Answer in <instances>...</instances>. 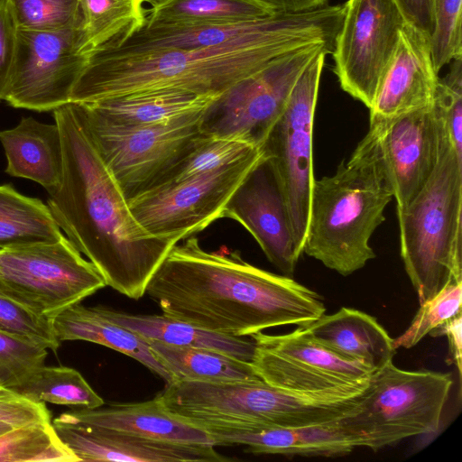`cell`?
I'll list each match as a JSON object with an SVG mask.
<instances>
[{
    "label": "cell",
    "mask_w": 462,
    "mask_h": 462,
    "mask_svg": "<svg viewBox=\"0 0 462 462\" xmlns=\"http://www.w3.org/2000/svg\"><path fill=\"white\" fill-rule=\"evenodd\" d=\"M63 148V175L47 206L76 248L96 267L106 285L139 300L177 242L148 234L133 216L111 174L79 103L53 110Z\"/></svg>",
    "instance_id": "cell-1"
},
{
    "label": "cell",
    "mask_w": 462,
    "mask_h": 462,
    "mask_svg": "<svg viewBox=\"0 0 462 462\" xmlns=\"http://www.w3.org/2000/svg\"><path fill=\"white\" fill-rule=\"evenodd\" d=\"M145 294L167 317L233 337L307 326L326 310L318 293L291 277L254 266L238 251H205L191 236L171 248Z\"/></svg>",
    "instance_id": "cell-2"
},
{
    "label": "cell",
    "mask_w": 462,
    "mask_h": 462,
    "mask_svg": "<svg viewBox=\"0 0 462 462\" xmlns=\"http://www.w3.org/2000/svg\"><path fill=\"white\" fill-rule=\"evenodd\" d=\"M341 23L340 9L328 5L296 13L287 23L267 33L214 47L123 54L92 51L70 102L160 89L217 97L297 49L318 43L334 50Z\"/></svg>",
    "instance_id": "cell-3"
},
{
    "label": "cell",
    "mask_w": 462,
    "mask_h": 462,
    "mask_svg": "<svg viewBox=\"0 0 462 462\" xmlns=\"http://www.w3.org/2000/svg\"><path fill=\"white\" fill-rule=\"evenodd\" d=\"M393 199L367 132L334 174L314 180L302 253L347 276L375 257L370 238Z\"/></svg>",
    "instance_id": "cell-4"
},
{
    "label": "cell",
    "mask_w": 462,
    "mask_h": 462,
    "mask_svg": "<svg viewBox=\"0 0 462 462\" xmlns=\"http://www.w3.org/2000/svg\"><path fill=\"white\" fill-rule=\"evenodd\" d=\"M359 395L307 394L262 379L221 383L174 381L157 395L170 412L198 427H305L336 421Z\"/></svg>",
    "instance_id": "cell-5"
},
{
    "label": "cell",
    "mask_w": 462,
    "mask_h": 462,
    "mask_svg": "<svg viewBox=\"0 0 462 462\" xmlns=\"http://www.w3.org/2000/svg\"><path fill=\"white\" fill-rule=\"evenodd\" d=\"M396 210L401 256L420 305L462 281V159L448 141L424 187Z\"/></svg>",
    "instance_id": "cell-6"
},
{
    "label": "cell",
    "mask_w": 462,
    "mask_h": 462,
    "mask_svg": "<svg viewBox=\"0 0 462 462\" xmlns=\"http://www.w3.org/2000/svg\"><path fill=\"white\" fill-rule=\"evenodd\" d=\"M452 379L432 371H406L393 361L374 371L354 409L337 420L355 448L378 450L439 430Z\"/></svg>",
    "instance_id": "cell-7"
},
{
    "label": "cell",
    "mask_w": 462,
    "mask_h": 462,
    "mask_svg": "<svg viewBox=\"0 0 462 462\" xmlns=\"http://www.w3.org/2000/svg\"><path fill=\"white\" fill-rule=\"evenodd\" d=\"M106 286L96 267L65 236L0 248L1 294L45 318L53 319Z\"/></svg>",
    "instance_id": "cell-8"
},
{
    "label": "cell",
    "mask_w": 462,
    "mask_h": 462,
    "mask_svg": "<svg viewBox=\"0 0 462 462\" xmlns=\"http://www.w3.org/2000/svg\"><path fill=\"white\" fill-rule=\"evenodd\" d=\"M320 52L332 54L333 50L318 43L297 49L236 82L203 111L202 133L263 147L299 77Z\"/></svg>",
    "instance_id": "cell-9"
},
{
    "label": "cell",
    "mask_w": 462,
    "mask_h": 462,
    "mask_svg": "<svg viewBox=\"0 0 462 462\" xmlns=\"http://www.w3.org/2000/svg\"><path fill=\"white\" fill-rule=\"evenodd\" d=\"M204 110L133 127L103 125L84 114L102 159L130 200L155 187L195 147L204 135Z\"/></svg>",
    "instance_id": "cell-10"
},
{
    "label": "cell",
    "mask_w": 462,
    "mask_h": 462,
    "mask_svg": "<svg viewBox=\"0 0 462 462\" xmlns=\"http://www.w3.org/2000/svg\"><path fill=\"white\" fill-rule=\"evenodd\" d=\"M264 156L263 147L224 168L152 188L128 200L151 236L179 242L218 218L236 188Z\"/></svg>",
    "instance_id": "cell-11"
},
{
    "label": "cell",
    "mask_w": 462,
    "mask_h": 462,
    "mask_svg": "<svg viewBox=\"0 0 462 462\" xmlns=\"http://www.w3.org/2000/svg\"><path fill=\"white\" fill-rule=\"evenodd\" d=\"M326 52L299 77L288 105L263 144L283 194L297 251L302 254L314 182L312 133Z\"/></svg>",
    "instance_id": "cell-12"
},
{
    "label": "cell",
    "mask_w": 462,
    "mask_h": 462,
    "mask_svg": "<svg viewBox=\"0 0 462 462\" xmlns=\"http://www.w3.org/2000/svg\"><path fill=\"white\" fill-rule=\"evenodd\" d=\"M251 362L265 383L289 392L321 394L363 393L374 371L325 346L300 326L284 335H251Z\"/></svg>",
    "instance_id": "cell-13"
},
{
    "label": "cell",
    "mask_w": 462,
    "mask_h": 462,
    "mask_svg": "<svg viewBox=\"0 0 462 462\" xmlns=\"http://www.w3.org/2000/svg\"><path fill=\"white\" fill-rule=\"evenodd\" d=\"M88 59L83 28L17 29L4 100L16 108L53 111L70 102L72 89Z\"/></svg>",
    "instance_id": "cell-14"
},
{
    "label": "cell",
    "mask_w": 462,
    "mask_h": 462,
    "mask_svg": "<svg viewBox=\"0 0 462 462\" xmlns=\"http://www.w3.org/2000/svg\"><path fill=\"white\" fill-rule=\"evenodd\" d=\"M332 52L341 88L368 109L406 23L394 0H347Z\"/></svg>",
    "instance_id": "cell-15"
},
{
    "label": "cell",
    "mask_w": 462,
    "mask_h": 462,
    "mask_svg": "<svg viewBox=\"0 0 462 462\" xmlns=\"http://www.w3.org/2000/svg\"><path fill=\"white\" fill-rule=\"evenodd\" d=\"M396 208L406 207L433 173L449 140L434 105L370 125Z\"/></svg>",
    "instance_id": "cell-16"
},
{
    "label": "cell",
    "mask_w": 462,
    "mask_h": 462,
    "mask_svg": "<svg viewBox=\"0 0 462 462\" xmlns=\"http://www.w3.org/2000/svg\"><path fill=\"white\" fill-rule=\"evenodd\" d=\"M222 217L241 224L274 266L286 276L293 275L300 254L283 194L265 152L232 194Z\"/></svg>",
    "instance_id": "cell-17"
},
{
    "label": "cell",
    "mask_w": 462,
    "mask_h": 462,
    "mask_svg": "<svg viewBox=\"0 0 462 462\" xmlns=\"http://www.w3.org/2000/svg\"><path fill=\"white\" fill-rule=\"evenodd\" d=\"M60 440L79 461L228 462L215 446L144 438L87 425L63 413L52 420Z\"/></svg>",
    "instance_id": "cell-18"
},
{
    "label": "cell",
    "mask_w": 462,
    "mask_h": 462,
    "mask_svg": "<svg viewBox=\"0 0 462 462\" xmlns=\"http://www.w3.org/2000/svg\"><path fill=\"white\" fill-rule=\"evenodd\" d=\"M438 74L430 37L406 22L369 109L370 125L433 105Z\"/></svg>",
    "instance_id": "cell-19"
},
{
    "label": "cell",
    "mask_w": 462,
    "mask_h": 462,
    "mask_svg": "<svg viewBox=\"0 0 462 462\" xmlns=\"http://www.w3.org/2000/svg\"><path fill=\"white\" fill-rule=\"evenodd\" d=\"M337 420L305 427H203L216 446H245V452L309 457L343 456L356 448Z\"/></svg>",
    "instance_id": "cell-20"
},
{
    "label": "cell",
    "mask_w": 462,
    "mask_h": 462,
    "mask_svg": "<svg viewBox=\"0 0 462 462\" xmlns=\"http://www.w3.org/2000/svg\"><path fill=\"white\" fill-rule=\"evenodd\" d=\"M63 414L87 425L144 438L213 445L212 439L206 430L167 411L157 396L142 402L113 403L94 409H73Z\"/></svg>",
    "instance_id": "cell-21"
},
{
    "label": "cell",
    "mask_w": 462,
    "mask_h": 462,
    "mask_svg": "<svg viewBox=\"0 0 462 462\" xmlns=\"http://www.w3.org/2000/svg\"><path fill=\"white\" fill-rule=\"evenodd\" d=\"M0 142L6 157V173L33 180L48 193L59 188L64 162L61 134L56 124L24 117L15 127L1 131Z\"/></svg>",
    "instance_id": "cell-22"
},
{
    "label": "cell",
    "mask_w": 462,
    "mask_h": 462,
    "mask_svg": "<svg viewBox=\"0 0 462 462\" xmlns=\"http://www.w3.org/2000/svg\"><path fill=\"white\" fill-rule=\"evenodd\" d=\"M303 327L325 346L374 372L392 362L396 350L393 339L377 320L355 309L324 313Z\"/></svg>",
    "instance_id": "cell-23"
},
{
    "label": "cell",
    "mask_w": 462,
    "mask_h": 462,
    "mask_svg": "<svg viewBox=\"0 0 462 462\" xmlns=\"http://www.w3.org/2000/svg\"><path fill=\"white\" fill-rule=\"evenodd\" d=\"M217 97L160 89L79 104L91 121L116 127H133L204 110Z\"/></svg>",
    "instance_id": "cell-24"
},
{
    "label": "cell",
    "mask_w": 462,
    "mask_h": 462,
    "mask_svg": "<svg viewBox=\"0 0 462 462\" xmlns=\"http://www.w3.org/2000/svg\"><path fill=\"white\" fill-rule=\"evenodd\" d=\"M52 324L60 342L81 340L109 347L141 363L167 384L173 381L154 356L146 339L106 319L94 307L77 303L56 316Z\"/></svg>",
    "instance_id": "cell-25"
},
{
    "label": "cell",
    "mask_w": 462,
    "mask_h": 462,
    "mask_svg": "<svg viewBox=\"0 0 462 462\" xmlns=\"http://www.w3.org/2000/svg\"><path fill=\"white\" fill-rule=\"evenodd\" d=\"M94 309L106 319L136 333L144 339L180 346L204 347L252 362L255 343L242 337L215 333L162 315H134L103 305Z\"/></svg>",
    "instance_id": "cell-26"
},
{
    "label": "cell",
    "mask_w": 462,
    "mask_h": 462,
    "mask_svg": "<svg viewBox=\"0 0 462 462\" xmlns=\"http://www.w3.org/2000/svg\"><path fill=\"white\" fill-rule=\"evenodd\" d=\"M154 356L174 381L221 383L261 379L251 362L217 350L180 346L146 339Z\"/></svg>",
    "instance_id": "cell-27"
},
{
    "label": "cell",
    "mask_w": 462,
    "mask_h": 462,
    "mask_svg": "<svg viewBox=\"0 0 462 462\" xmlns=\"http://www.w3.org/2000/svg\"><path fill=\"white\" fill-rule=\"evenodd\" d=\"M144 23L189 26L254 21L273 14L254 0H154Z\"/></svg>",
    "instance_id": "cell-28"
},
{
    "label": "cell",
    "mask_w": 462,
    "mask_h": 462,
    "mask_svg": "<svg viewBox=\"0 0 462 462\" xmlns=\"http://www.w3.org/2000/svg\"><path fill=\"white\" fill-rule=\"evenodd\" d=\"M62 236L47 205L9 184L0 185V248L53 242Z\"/></svg>",
    "instance_id": "cell-29"
},
{
    "label": "cell",
    "mask_w": 462,
    "mask_h": 462,
    "mask_svg": "<svg viewBox=\"0 0 462 462\" xmlns=\"http://www.w3.org/2000/svg\"><path fill=\"white\" fill-rule=\"evenodd\" d=\"M11 389L35 402L74 409H94L105 403L79 371L61 365H44L26 382Z\"/></svg>",
    "instance_id": "cell-30"
},
{
    "label": "cell",
    "mask_w": 462,
    "mask_h": 462,
    "mask_svg": "<svg viewBox=\"0 0 462 462\" xmlns=\"http://www.w3.org/2000/svg\"><path fill=\"white\" fill-rule=\"evenodd\" d=\"M79 462L60 440L52 421L12 428L0 434V462Z\"/></svg>",
    "instance_id": "cell-31"
},
{
    "label": "cell",
    "mask_w": 462,
    "mask_h": 462,
    "mask_svg": "<svg viewBox=\"0 0 462 462\" xmlns=\"http://www.w3.org/2000/svg\"><path fill=\"white\" fill-rule=\"evenodd\" d=\"M145 0H81L88 54L113 39L141 26Z\"/></svg>",
    "instance_id": "cell-32"
},
{
    "label": "cell",
    "mask_w": 462,
    "mask_h": 462,
    "mask_svg": "<svg viewBox=\"0 0 462 462\" xmlns=\"http://www.w3.org/2000/svg\"><path fill=\"white\" fill-rule=\"evenodd\" d=\"M261 148L242 139L204 134L195 147L156 186L224 168Z\"/></svg>",
    "instance_id": "cell-33"
},
{
    "label": "cell",
    "mask_w": 462,
    "mask_h": 462,
    "mask_svg": "<svg viewBox=\"0 0 462 462\" xmlns=\"http://www.w3.org/2000/svg\"><path fill=\"white\" fill-rule=\"evenodd\" d=\"M19 30L84 28L81 0H5Z\"/></svg>",
    "instance_id": "cell-34"
},
{
    "label": "cell",
    "mask_w": 462,
    "mask_h": 462,
    "mask_svg": "<svg viewBox=\"0 0 462 462\" xmlns=\"http://www.w3.org/2000/svg\"><path fill=\"white\" fill-rule=\"evenodd\" d=\"M462 281H450L435 296L420 305L411 323L393 339L395 348H411L424 337L461 312Z\"/></svg>",
    "instance_id": "cell-35"
},
{
    "label": "cell",
    "mask_w": 462,
    "mask_h": 462,
    "mask_svg": "<svg viewBox=\"0 0 462 462\" xmlns=\"http://www.w3.org/2000/svg\"><path fill=\"white\" fill-rule=\"evenodd\" d=\"M47 349L0 330V384L13 388L30 379L45 365Z\"/></svg>",
    "instance_id": "cell-36"
},
{
    "label": "cell",
    "mask_w": 462,
    "mask_h": 462,
    "mask_svg": "<svg viewBox=\"0 0 462 462\" xmlns=\"http://www.w3.org/2000/svg\"><path fill=\"white\" fill-rule=\"evenodd\" d=\"M462 0H433L434 30L430 39L433 64L439 71L462 57Z\"/></svg>",
    "instance_id": "cell-37"
},
{
    "label": "cell",
    "mask_w": 462,
    "mask_h": 462,
    "mask_svg": "<svg viewBox=\"0 0 462 462\" xmlns=\"http://www.w3.org/2000/svg\"><path fill=\"white\" fill-rule=\"evenodd\" d=\"M0 330L26 338L56 353L60 346L52 319L0 294Z\"/></svg>",
    "instance_id": "cell-38"
},
{
    "label": "cell",
    "mask_w": 462,
    "mask_h": 462,
    "mask_svg": "<svg viewBox=\"0 0 462 462\" xmlns=\"http://www.w3.org/2000/svg\"><path fill=\"white\" fill-rule=\"evenodd\" d=\"M450 63L448 72L439 79L433 105L451 146L462 159V57Z\"/></svg>",
    "instance_id": "cell-39"
},
{
    "label": "cell",
    "mask_w": 462,
    "mask_h": 462,
    "mask_svg": "<svg viewBox=\"0 0 462 462\" xmlns=\"http://www.w3.org/2000/svg\"><path fill=\"white\" fill-rule=\"evenodd\" d=\"M45 402L32 401L18 392L0 385V422L12 428L51 422Z\"/></svg>",
    "instance_id": "cell-40"
},
{
    "label": "cell",
    "mask_w": 462,
    "mask_h": 462,
    "mask_svg": "<svg viewBox=\"0 0 462 462\" xmlns=\"http://www.w3.org/2000/svg\"><path fill=\"white\" fill-rule=\"evenodd\" d=\"M17 27L5 0H0V102L5 99L13 66Z\"/></svg>",
    "instance_id": "cell-41"
},
{
    "label": "cell",
    "mask_w": 462,
    "mask_h": 462,
    "mask_svg": "<svg viewBox=\"0 0 462 462\" xmlns=\"http://www.w3.org/2000/svg\"><path fill=\"white\" fill-rule=\"evenodd\" d=\"M406 22L430 39L434 30L433 0H394Z\"/></svg>",
    "instance_id": "cell-42"
},
{
    "label": "cell",
    "mask_w": 462,
    "mask_h": 462,
    "mask_svg": "<svg viewBox=\"0 0 462 462\" xmlns=\"http://www.w3.org/2000/svg\"><path fill=\"white\" fill-rule=\"evenodd\" d=\"M462 316L461 312L445 321L443 324L433 329L430 336H446L448 341V353L451 360L457 366L459 376H461L462 361Z\"/></svg>",
    "instance_id": "cell-43"
},
{
    "label": "cell",
    "mask_w": 462,
    "mask_h": 462,
    "mask_svg": "<svg viewBox=\"0 0 462 462\" xmlns=\"http://www.w3.org/2000/svg\"><path fill=\"white\" fill-rule=\"evenodd\" d=\"M273 13H303L328 5V0H254Z\"/></svg>",
    "instance_id": "cell-44"
},
{
    "label": "cell",
    "mask_w": 462,
    "mask_h": 462,
    "mask_svg": "<svg viewBox=\"0 0 462 462\" xmlns=\"http://www.w3.org/2000/svg\"><path fill=\"white\" fill-rule=\"evenodd\" d=\"M11 429L12 427H10L9 425L0 422V434L5 433Z\"/></svg>",
    "instance_id": "cell-45"
},
{
    "label": "cell",
    "mask_w": 462,
    "mask_h": 462,
    "mask_svg": "<svg viewBox=\"0 0 462 462\" xmlns=\"http://www.w3.org/2000/svg\"><path fill=\"white\" fill-rule=\"evenodd\" d=\"M145 1H146V2H152V1H154V0H145Z\"/></svg>",
    "instance_id": "cell-46"
},
{
    "label": "cell",
    "mask_w": 462,
    "mask_h": 462,
    "mask_svg": "<svg viewBox=\"0 0 462 462\" xmlns=\"http://www.w3.org/2000/svg\"><path fill=\"white\" fill-rule=\"evenodd\" d=\"M0 294H1V291H0ZM2 295V294H1Z\"/></svg>",
    "instance_id": "cell-47"
},
{
    "label": "cell",
    "mask_w": 462,
    "mask_h": 462,
    "mask_svg": "<svg viewBox=\"0 0 462 462\" xmlns=\"http://www.w3.org/2000/svg\"><path fill=\"white\" fill-rule=\"evenodd\" d=\"M1 385V384H0ZM3 386V385H2Z\"/></svg>",
    "instance_id": "cell-48"
}]
</instances>
